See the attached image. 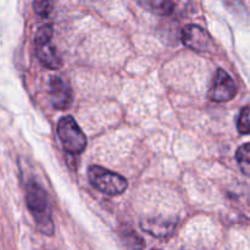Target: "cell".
<instances>
[{"instance_id":"cell-4","label":"cell","mask_w":250,"mask_h":250,"mask_svg":"<svg viewBox=\"0 0 250 250\" xmlns=\"http://www.w3.org/2000/svg\"><path fill=\"white\" fill-rule=\"evenodd\" d=\"M53 32V24L50 23L39 27L34 37V45H36V54L39 62L46 68L58 70L62 65V61L51 43Z\"/></svg>"},{"instance_id":"cell-5","label":"cell","mask_w":250,"mask_h":250,"mask_svg":"<svg viewBox=\"0 0 250 250\" xmlns=\"http://www.w3.org/2000/svg\"><path fill=\"white\" fill-rule=\"evenodd\" d=\"M182 42L188 48L199 53H214L216 46L211 36L197 24H188L183 28Z\"/></svg>"},{"instance_id":"cell-9","label":"cell","mask_w":250,"mask_h":250,"mask_svg":"<svg viewBox=\"0 0 250 250\" xmlns=\"http://www.w3.org/2000/svg\"><path fill=\"white\" fill-rule=\"evenodd\" d=\"M137 2L148 11L160 16H167L175 9L173 0H137Z\"/></svg>"},{"instance_id":"cell-8","label":"cell","mask_w":250,"mask_h":250,"mask_svg":"<svg viewBox=\"0 0 250 250\" xmlns=\"http://www.w3.org/2000/svg\"><path fill=\"white\" fill-rule=\"evenodd\" d=\"M141 227L143 231L151 236L158 237V238H165L173 233L176 229V222L163 219V217H148V219L142 220Z\"/></svg>"},{"instance_id":"cell-10","label":"cell","mask_w":250,"mask_h":250,"mask_svg":"<svg viewBox=\"0 0 250 250\" xmlns=\"http://www.w3.org/2000/svg\"><path fill=\"white\" fill-rule=\"evenodd\" d=\"M125 246L131 250H142L144 248V241L137 232H134L131 227H124L120 233Z\"/></svg>"},{"instance_id":"cell-15","label":"cell","mask_w":250,"mask_h":250,"mask_svg":"<svg viewBox=\"0 0 250 250\" xmlns=\"http://www.w3.org/2000/svg\"><path fill=\"white\" fill-rule=\"evenodd\" d=\"M154 250H156V249H154Z\"/></svg>"},{"instance_id":"cell-12","label":"cell","mask_w":250,"mask_h":250,"mask_svg":"<svg viewBox=\"0 0 250 250\" xmlns=\"http://www.w3.org/2000/svg\"><path fill=\"white\" fill-rule=\"evenodd\" d=\"M226 9L231 12L232 15L237 17H248V9L244 2V0H222Z\"/></svg>"},{"instance_id":"cell-1","label":"cell","mask_w":250,"mask_h":250,"mask_svg":"<svg viewBox=\"0 0 250 250\" xmlns=\"http://www.w3.org/2000/svg\"><path fill=\"white\" fill-rule=\"evenodd\" d=\"M26 203L39 231L46 236H51L54 233V224L48 195L36 181L27 183Z\"/></svg>"},{"instance_id":"cell-2","label":"cell","mask_w":250,"mask_h":250,"mask_svg":"<svg viewBox=\"0 0 250 250\" xmlns=\"http://www.w3.org/2000/svg\"><path fill=\"white\" fill-rule=\"evenodd\" d=\"M88 180L95 189L110 197L122 194L128 187V182L121 175L97 165L88 168Z\"/></svg>"},{"instance_id":"cell-7","label":"cell","mask_w":250,"mask_h":250,"mask_svg":"<svg viewBox=\"0 0 250 250\" xmlns=\"http://www.w3.org/2000/svg\"><path fill=\"white\" fill-rule=\"evenodd\" d=\"M49 98L55 109L66 110L72 102V92L67 83L60 77H51L49 83Z\"/></svg>"},{"instance_id":"cell-6","label":"cell","mask_w":250,"mask_h":250,"mask_svg":"<svg viewBox=\"0 0 250 250\" xmlns=\"http://www.w3.org/2000/svg\"><path fill=\"white\" fill-rule=\"evenodd\" d=\"M237 94V85L231 76L222 68H219L214 77L209 97L212 102L226 103L233 99Z\"/></svg>"},{"instance_id":"cell-11","label":"cell","mask_w":250,"mask_h":250,"mask_svg":"<svg viewBox=\"0 0 250 250\" xmlns=\"http://www.w3.org/2000/svg\"><path fill=\"white\" fill-rule=\"evenodd\" d=\"M236 160L242 172L250 177V143L243 144L237 149Z\"/></svg>"},{"instance_id":"cell-13","label":"cell","mask_w":250,"mask_h":250,"mask_svg":"<svg viewBox=\"0 0 250 250\" xmlns=\"http://www.w3.org/2000/svg\"><path fill=\"white\" fill-rule=\"evenodd\" d=\"M237 128L241 134H250V106L242 109L237 121Z\"/></svg>"},{"instance_id":"cell-14","label":"cell","mask_w":250,"mask_h":250,"mask_svg":"<svg viewBox=\"0 0 250 250\" xmlns=\"http://www.w3.org/2000/svg\"><path fill=\"white\" fill-rule=\"evenodd\" d=\"M54 1L55 0H34L33 9L36 14H38L42 17H48L53 10Z\"/></svg>"},{"instance_id":"cell-3","label":"cell","mask_w":250,"mask_h":250,"mask_svg":"<svg viewBox=\"0 0 250 250\" xmlns=\"http://www.w3.org/2000/svg\"><path fill=\"white\" fill-rule=\"evenodd\" d=\"M58 137L66 153L78 155L87 146V138L72 116H63L59 120L56 127Z\"/></svg>"}]
</instances>
